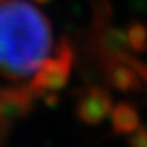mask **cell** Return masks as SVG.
<instances>
[{
	"label": "cell",
	"mask_w": 147,
	"mask_h": 147,
	"mask_svg": "<svg viewBox=\"0 0 147 147\" xmlns=\"http://www.w3.org/2000/svg\"><path fill=\"white\" fill-rule=\"evenodd\" d=\"M128 44L131 45V49L138 52H142L147 49V28L142 24H135L128 28L127 33Z\"/></svg>",
	"instance_id": "obj_2"
},
{
	"label": "cell",
	"mask_w": 147,
	"mask_h": 147,
	"mask_svg": "<svg viewBox=\"0 0 147 147\" xmlns=\"http://www.w3.org/2000/svg\"><path fill=\"white\" fill-rule=\"evenodd\" d=\"M50 50L52 28L42 13L25 0H2L0 74L13 80L36 77Z\"/></svg>",
	"instance_id": "obj_1"
},
{
	"label": "cell",
	"mask_w": 147,
	"mask_h": 147,
	"mask_svg": "<svg viewBox=\"0 0 147 147\" xmlns=\"http://www.w3.org/2000/svg\"><path fill=\"white\" fill-rule=\"evenodd\" d=\"M144 147H147V146H144Z\"/></svg>",
	"instance_id": "obj_3"
}]
</instances>
